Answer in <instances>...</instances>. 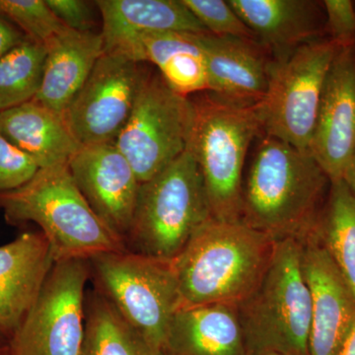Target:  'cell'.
Masks as SVG:
<instances>
[{
    "instance_id": "1",
    "label": "cell",
    "mask_w": 355,
    "mask_h": 355,
    "mask_svg": "<svg viewBox=\"0 0 355 355\" xmlns=\"http://www.w3.org/2000/svg\"><path fill=\"white\" fill-rule=\"evenodd\" d=\"M243 183L241 221L275 241L309 235L331 181L314 156L263 135Z\"/></svg>"
},
{
    "instance_id": "2",
    "label": "cell",
    "mask_w": 355,
    "mask_h": 355,
    "mask_svg": "<svg viewBox=\"0 0 355 355\" xmlns=\"http://www.w3.org/2000/svg\"><path fill=\"white\" fill-rule=\"evenodd\" d=\"M275 244L242 221L210 219L172 261L182 308L241 302L260 284Z\"/></svg>"
},
{
    "instance_id": "3",
    "label": "cell",
    "mask_w": 355,
    "mask_h": 355,
    "mask_svg": "<svg viewBox=\"0 0 355 355\" xmlns=\"http://www.w3.org/2000/svg\"><path fill=\"white\" fill-rule=\"evenodd\" d=\"M0 209L11 225L37 224L55 261L127 250L89 207L69 164L40 169L24 186L0 193Z\"/></svg>"
},
{
    "instance_id": "4",
    "label": "cell",
    "mask_w": 355,
    "mask_h": 355,
    "mask_svg": "<svg viewBox=\"0 0 355 355\" xmlns=\"http://www.w3.org/2000/svg\"><path fill=\"white\" fill-rule=\"evenodd\" d=\"M237 308L250 355H310L311 295L300 240L275 241L260 284Z\"/></svg>"
},
{
    "instance_id": "5",
    "label": "cell",
    "mask_w": 355,
    "mask_h": 355,
    "mask_svg": "<svg viewBox=\"0 0 355 355\" xmlns=\"http://www.w3.org/2000/svg\"><path fill=\"white\" fill-rule=\"evenodd\" d=\"M211 218L202 173L187 149L162 171L140 184L125 249L172 261Z\"/></svg>"
},
{
    "instance_id": "6",
    "label": "cell",
    "mask_w": 355,
    "mask_h": 355,
    "mask_svg": "<svg viewBox=\"0 0 355 355\" xmlns=\"http://www.w3.org/2000/svg\"><path fill=\"white\" fill-rule=\"evenodd\" d=\"M191 101L187 149L202 173L212 217L241 221L245 160L252 142L263 133L260 116L256 106H234L209 92Z\"/></svg>"
},
{
    "instance_id": "7",
    "label": "cell",
    "mask_w": 355,
    "mask_h": 355,
    "mask_svg": "<svg viewBox=\"0 0 355 355\" xmlns=\"http://www.w3.org/2000/svg\"><path fill=\"white\" fill-rule=\"evenodd\" d=\"M88 261L94 288L161 355L170 324L182 308L172 261L128 250L96 254Z\"/></svg>"
},
{
    "instance_id": "8",
    "label": "cell",
    "mask_w": 355,
    "mask_h": 355,
    "mask_svg": "<svg viewBox=\"0 0 355 355\" xmlns=\"http://www.w3.org/2000/svg\"><path fill=\"white\" fill-rule=\"evenodd\" d=\"M338 49L331 39L315 40L272 60L268 90L256 105L266 135L311 153L324 81Z\"/></svg>"
},
{
    "instance_id": "9",
    "label": "cell",
    "mask_w": 355,
    "mask_h": 355,
    "mask_svg": "<svg viewBox=\"0 0 355 355\" xmlns=\"http://www.w3.org/2000/svg\"><path fill=\"white\" fill-rule=\"evenodd\" d=\"M193 120L190 97L178 94L160 74L147 72L130 118L114 144L140 183L187 150Z\"/></svg>"
},
{
    "instance_id": "10",
    "label": "cell",
    "mask_w": 355,
    "mask_h": 355,
    "mask_svg": "<svg viewBox=\"0 0 355 355\" xmlns=\"http://www.w3.org/2000/svg\"><path fill=\"white\" fill-rule=\"evenodd\" d=\"M89 261H57L14 336L13 355H81Z\"/></svg>"
},
{
    "instance_id": "11",
    "label": "cell",
    "mask_w": 355,
    "mask_h": 355,
    "mask_svg": "<svg viewBox=\"0 0 355 355\" xmlns=\"http://www.w3.org/2000/svg\"><path fill=\"white\" fill-rule=\"evenodd\" d=\"M146 73L139 62L116 53H103L62 114L80 146L116 141L132 114Z\"/></svg>"
},
{
    "instance_id": "12",
    "label": "cell",
    "mask_w": 355,
    "mask_h": 355,
    "mask_svg": "<svg viewBox=\"0 0 355 355\" xmlns=\"http://www.w3.org/2000/svg\"><path fill=\"white\" fill-rule=\"evenodd\" d=\"M69 169L89 207L125 244L141 184L128 159L114 142L89 144L72 156Z\"/></svg>"
},
{
    "instance_id": "13",
    "label": "cell",
    "mask_w": 355,
    "mask_h": 355,
    "mask_svg": "<svg viewBox=\"0 0 355 355\" xmlns=\"http://www.w3.org/2000/svg\"><path fill=\"white\" fill-rule=\"evenodd\" d=\"M311 153L331 183L347 182L355 155V46H340L331 62Z\"/></svg>"
},
{
    "instance_id": "14",
    "label": "cell",
    "mask_w": 355,
    "mask_h": 355,
    "mask_svg": "<svg viewBox=\"0 0 355 355\" xmlns=\"http://www.w3.org/2000/svg\"><path fill=\"white\" fill-rule=\"evenodd\" d=\"M311 295L310 355H338L355 324V296L316 231L300 240Z\"/></svg>"
},
{
    "instance_id": "15",
    "label": "cell",
    "mask_w": 355,
    "mask_h": 355,
    "mask_svg": "<svg viewBox=\"0 0 355 355\" xmlns=\"http://www.w3.org/2000/svg\"><path fill=\"white\" fill-rule=\"evenodd\" d=\"M50 243L38 231L0 246V334L12 342L55 265Z\"/></svg>"
},
{
    "instance_id": "16",
    "label": "cell",
    "mask_w": 355,
    "mask_h": 355,
    "mask_svg": "<svg viewBox=\"0 0 355 355\" xmlns=\"http://www.w3.org/2000/svg\"><path fill=\"white\" fill-rule=\"evenodd\" d=\"M207 92L227 104L253 107L265 97L272 60L259 42L203 35Z\"/></svg>"
},
{
    "instance_id": "17",
    "label": "cell",
    "mask_w": 355,
    "mask_h": 355,
    "mask_svg": "<svg viewBox=\"0 0 355 355\" xmlns=\"http://www.w3.org/2000/svg\"><path fill=\"white\" fill-rule=\"evenodd\" d=\"M104 53L128 58L147 33L183 32L207 35V30L183 0H99Z\"/></svg>"
},
{
    "instance_id": "18",
    "label": "cell",
    "mask_w": 355,
    "mask_h": 355,
    "mask_svg": "<svg viewBox=\"0 0 355 355\" xmlns=\"http://www.w3.org/2000/svg\"><path fill=\"white\" fill-rule=\"evenodd\" d=\"M161 355H250L237 304L181 308L170 324Z\"/></svg>"
},
{
    "instance_id": "19",
    "label": "cell",
    "mask_w": 355,
    "mask_h": 355,
    "mask_svg": "<svg viewBox=\"0 0 355 355\" xmlns=\"http://www.w3.org/2000/svg\"><path fill=\"white\" fill-rule=\"evenodd\" d=\"M43 81L34 101L64 114L104 53L101 33L69 28L46 44Z\"/></svg>"
},
{
    "instance_id": "20",
    "label": "cell",
    "mask_w": 355,
    "mask_h": 355,
    "mask_svg": "<svg viewBox=\"0 0 355 355\" xmlns=\"http://www.w3.org/2000/svg\"><path fill=\"white\" fill-rule=\"evenodd\" d=\"M235 12L252 30L259 43L284 57L302 44L319 40L317 2L310 0H229Z\"/></svg>"
},
{
    "instance_id": "21",
    "label": "cell",
    "mask_w": 355,
    "mask_h": 355,
    "mask_svg": "<svg viewBox=\"0 0 355 355\" xmlns=\"http://www.w3.org/2000/svg\"><path fill=\"white\" fill-rule=\"evenodd\" d=\"M0 135L30 156L40 169L69 164L81 146L62 114L34 100L0 112Z\"/></svg>"
},
{
    "instance_id": "22",
    "label": "cell",
    "mask_w": 355,
    "mask_h": 355,
    "mask_svg": "<svg viewBox=\"0 0 355 355\" xmlns=\"http://www.w3.org/2000/svg\"><path fill=\"white\" fill-rule=\"evenodd\" d=\"M203 35L183 32L147 33L137 40L128 58L151 62L173 91L189 97L209 90Z\"/></svg>"
},
{
    "instance_id": "23",
    "label": "cell",
    "mask_w": 355,
    "mask_h": 355,
    "mask_svg": "<svg viewBox=\"0 0 355 355\" xmlns=\"http://www.w3.org/2000/svg\"><path fill=\"white\" fill-rule=\"evenodd\" d=\"M81 355H159L97 289L87 291Z\"/></svg>"
},
{
    "instance_id": "24",
    "label": "cell",
    "mask_w": 355,
    "mask_h": 355,
    "mask_svg": "<svg viewBox=\"0 0 355 355\" xmlns=\"http://www.w3.org/2000/svg\"><path fill=\"white\" fill-rule=\"evenodd\" d=\"M315 231L355 296V195L347 182L331 183Z\"/></svg>"
},
{
    "instance_id": "25",
    "label": "cell",
    "mask_w": 355,
    "mask_h": 355,
    "mask_svg": "<svg viewBox=\"0 0 355 355\" xmlns=\"http://www.w3.org/2000/svg\"><path fill=\"white\" fill-rule=\"evenodd\" d=\"M46 58V46L27 37L0 58V112L35 99Z\"/></svg>"
},
{
    "instance_id": "26",
    "label": "cell",
    "mask_w": 355,
    "mask_h": 355,
    "mask_svg": "<svg viewBox=\"0 0 355 355\" xmlns=\"http://www.w3.org/2000/svg\"><path fill=\"white\" fill-rule=\"evenodd\" d=\"M0 16L12 23L25 37L44 46L67 29L46 0H0Z\"/></svg>"
},
{
    "instance_id": "27",
    "label": "cell",
    "mask_w": 355,
    "mask_h": 355,
    "mask_svg": "<svg viewBox=\"0 0 355 355\" xmlns=\"http://www.w3.org/2000/svg\"><path fill=\"white\" fill-rule=\"evenodd\" d=\"M209 34L220 38H236L259 42L252 30L224 0H183Z\"/></svg>"
},
{
    "instance_id": "28",
    "label": "cell",
    "mask_w": 355,
    "mask_h": 355,
    "mask_svg": "<svg viewBox=\"0 0 355 355\" xmlns=\"http://www.w3.org/2000/svg\"><path fill=\"white\" fill-rule=\"evenodd\" d=\"M39 170L30 156L0 135V193L24 186Z\"/></svg>"
},
{
    "instance_id": "29",
    "label": "cell",
    "mask_w": 355,
    "mask_h": 355,
    "mask_svg": "<svg viewBox=\"0 0 355 355\" xmlns=\"http://www.w3.org/2000/svg\"><path fill=\"white\" fill-rule=\"evenodd\" d=\"M326 26L340 46H355V6L350 0H324Z\"/></svg>"
},
{
    "instance_id": "30",
    "label": "cell",
    "mask_w": 355,
    "mask_h": 355,
    "mask_svg": "<svg viewBox=\"0 0 355 355\" xmlns=\"http://www.w3.org/2000/svg\"><path fill=\"white\" fill-rule=\"evenodd\" d=\"M58 20L70 30L92 32L93 11L89 2L83 0H46Z\"/></svg>"
},
{
    "instance_id": "31",
    "label": "cell",
    "mask_w": 355,
    "mask_h": 355,
    "mask_svg": "<svg viewBox=\"0 0 355 355\" xmlns=\"http://www.w3.org/2000/svg\"><path fill=\"white\" fill-rule=\"evenodd\" d=\"M26 38L12 23L0 16V58Z\"/></svg>"
},
{
    "instance_id": "32",
    "label": "cell",
    "mask_w": 355,
    "mask_h": 355,
    "mask_svg": "<svg viewBox=\"0 0 355 355\" xmlns=\"http://www.w3.org/2000/svg\"><path fill=\"white\" fill-rule=\"evenodd\" d=\"M338 355H355V324Z\"/></svg>"
},
{
    "instance_id": "33",
    "label": "cell",
    "mask_w": 355,
    "mask_h": 355,
    "mask_svg": "<svg viewBox=\"0 0 355 355\" xmlns=\"http://www.w3.org/2000/svg\"><path fill=\"white\" fill-rule=\"evenodd\" d=\"M0 355H13L12 345L10 340L0 334Z\"/></svg>"
},
{
    "instance_id": "34",
    "label": "cell",
    "mask_w": 355,
    "mask_h": 355,
    "mask_svg": "<svg viewBox=\"0 0 355 355\" xmlns=\"http://www.w3.org/2000/svg\"><path fill=\"white\" fill-rule=\"evenodd\" d=\"M347 184H349V188L354 191L355 195V155L354 161H352V169H350L349 178L347 180Z\"/></svg>"
},
{
    "instance_id": "35",
    "label": "cell",
    "mask_w": 355,
    "mask_h": 355,
    "mask_svg": "<svg viewBox=\"0 0 355 355\" xmlns=\"http://www.w3.org/2000/svg\"><path fill=\"white\" fill-rule=\"evenodd\" d=\"M261 355H284V354H275V352H270V354H263Z\"/></svg>"
}]
</instances>
